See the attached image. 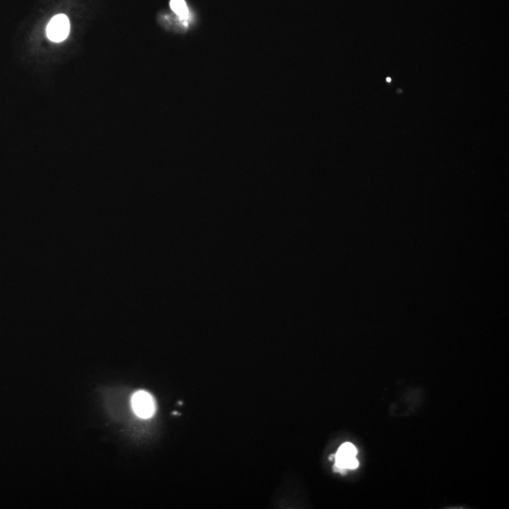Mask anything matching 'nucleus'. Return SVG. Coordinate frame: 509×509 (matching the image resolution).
Returning a JSON list of instances; mask_svg holds the SVG:
<instances>
[{
	"mask_svg": "<svg viewBox=\"0 0 509 509\" xmlns=\"http://www.w3.org/2000/svg\"><path fill=\"white\" fill-rule=\"evenodd\" d=\"M357 450L351 442L343 443L335 455V470L344 472L347 470L356 469L359 463L356 459Z\"/></svg>",
	"mask_w": 509,
	"mask_h": 509,
	"instance_id": "1",
	"label": "nucleus"
},
{
	"mask_svg": "<svg viewBox=\"0 0 509 509\" xmlns=\"http://www.w3.org/2000/svg\"><path fill=\"white\" fill-rule=\"evenodd\" d=\"M131 406L135 414L142 419H148L155 413V400L150 393L144 391H139L133 394Z\"/></svg>",
	"mask_w": 509,
	"mask_h": 509,
	"instance_id": "2",
	"label": "nucleus"
},
{
	"mask_svg": "<svg viewBox=\"0 0 509 509\" xmlns=\"http://www.w3.org/2000/svg\"><path fill=\"white\" fill-rule=\"evenodd\" d=\"M70 23L69 19L64 14H58L49 22L46 33L49 40L52 42H61L65 40L69 34Z\"/></svg>",
	"mask_w": 509,
	"mask_h": 509,
	"instance_id": "3",
	"label": "nucleus"
},
{
	"mask_svg": "<svg viewBox=\"0 0 509 509\" xmlns=\"http://www.w3.org/2000/svg\"><path fill=\"white\" fill-rule=\"evenodd\" d=\"M170 6H171L172 10L178 16H180L182 19L188 18L189 11H188L186 2L184 0H171Z\"/></svg>",
	"mask_w": 509,
	"mask_h": 509,
	"instance_id": "4",
	"label": "nucleus"
}]
</instances>
